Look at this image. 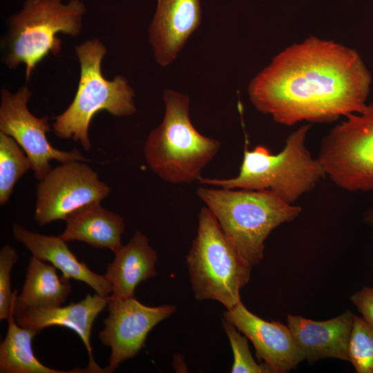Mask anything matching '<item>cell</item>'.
<instances>
[{"mask_svg":"<svg viewBox=\"0 0 373 373\" xmlns=\"http://www.w3.org/2000/svg\"><path fill=\"white\" fill-rule=\"evenodd\" d=\"M372 75L355 50L312 36L286 48L249 82L260 112L285 126L325 123L362 112Z\"/></svg>","mask_w":373,"mask_h":373,"instance_id":"6da1fadb","label":"cell"},{"mask_svg":"<svg viewBox=\"0 0 373 373\" xmlns=\"http://www.w3.org/2000/svg\"><path fill=\"white\" fill-rule=\"evenodd\" d=\"M311 125L291 133L279 153L274 154L259 145L245 146L239 173L227 179L203 178V184L224 189L269 191L284 202L294 203L312 191L327 175L318 158L314 159L305 140Z\"/></svg>","mask_w":373,"mask_h":373,"instance_id":"7a4b0ae2","label":"cell"},{"mask_svg":"<svg viewBox=\"0 0 373 373\" xmlns=\"http://www.w3.org/2000/svg\"><path fill=\"white\" fill-rule=\"evenodd\" d=\"M196 193L216 217L227 239L251 267L262 259L265 242L302 211L269 191L199 187Z\"/></svg>","mask_w":373,"mask_h":373,"instance_id":"3957f363","label":"cell"},{"mask_svg":"<svg viewBox=\"0 0 373 373\" xmlns=\"http://www.w3.org/2000/svg\"><path fill=\"white\" fill-rule=\"evenodd\" d=\"M162 99L165 106L162 121L150 132L144 144L147 164L166 182H199L202 169L218 153L221 144L194 127L187 94L166 88Z\"/></svg>","mask_w":373,"mask_h":373,"instance_id":"277c9868","label":"cell"},{"mask_svg":"<svg viewBox=\"0 0 373 373\" xmlns=\"http://www.w3.org/2000/svg\"><path fill=\"white\" fill-rule=\"evenodd\" d=\"M86 12L81 0H24L21 8L6 19L1 41L3 61L10 69L26 67L28 82L37 66L50 54H59L61 33L77 37Z\"/></svg>","mask_w":373,"mask_h":373,"instance_id":"5b68a950","label":"cell"},{"mask_svg":"<svg viewBox=\"0 0 373 373\" xmlns=\"http://www.w3.org/2000/svg\"><path fill=\"white\" fill-rule=\"evenodd\" d=\"M75 50L80 66L77 92L69 106L54 117L52 129L58 137L72 138L89 151L88 128L94 115L101 111L116 117L135 114V92L122 75L112 80L104 77L101 66L107 50L99 39L84 41Z\"/></svg>","mask_w":373,"mask_h":373,"instance_id":"8992f818","label":"cell"},{"mask_svg":"<svg viewBox=\"0 0 373 373\" xmlns=\"http://www.w3.org/2000/svg\"><path fill=\"white\" fill-rule=\"evenodd\" d=\"M186 262L196 300H216L226 309L241 302L240 292L249 283L252 267L230 244L207 207L198 214L196 236Z\"/></svg>","mask_w":373,"mask_h":373,"instance_id":"52a82bcc","label":"cell"},{"mask_svg":"<svg viewBox=\"0 0 373 373\" xmlns=\"http://www.w3.org/2000/svg\"><path fill=\"white\" fill-rule=\"evenodd\" d=\"M345 118L323 139L318 158L338 187L367 191L373 189V102Z\"/></svg>","mask_w":373,"mask_h":373,"instance_id":"ba28073f","label":"cell"},{"mask_svg":"<svg viewBox=\"0 0 373 373\" xmlns=\"http://www.w3.org/2000/svg\"><path fill=\"white\" fill-rule=\"evenodd\" d=\"M32 95L27 86H21L15 93L5 88L1 90L0 131L11 136L23 149L32 163L35 178L40 181L48 174L52 169V160L61 163L90 162L76 149L64 151L50 144L46 137L51 130L49 117H37L28 110Z\"/></svg>","mask_w":373,"mask_h":373,"instance_id":"9c48e42d","label":"cell"},{"mask_svg":"<svg viewBox=\"0 0 373 373\" xmlns=\"http://www.w3.org/2000/svg\"><path fill=\"white\" fill-rule=\"evenodd\" d=\"M80 161L52 169L36 188L35 220L41 226L67 216L80 207L106 198L110 187L97 173Z\"/></svg>","mask_w":373,"mask_h":373,"instance_id":"30bf717a","label":"cell"},{"mask_svg":"<svg viewBox=\"0 0 373 373\" xmlns=\"http://www.w3.org/2000/svg\"><path fill=\"white\" fill-rule=\"evenodd\" d=\"M107 307L108 315L99 338L111 350L108 372H114L122 362L137 356L150 331L176 310L173 305L149 307L135 297L116 299L110 296Z\"/></svg>","mask_w":373,"mask_h":373,"instance_id":"8fae6325","label":"cell"},{"mask_svg":"<svg viewBox=\"0 0 373 373\" xmlns=\"http://www.w3.org/2000/svg\"><path fill=\"white\" fill-rule=\"evenodd\" d=\"M223 317L252 343L256 356L271 373H287L305 360L287 325L258 317L242 301L226 309Z\"/></svg>","mask_w":373,"mask_h":373,"instance_id":"7c38bea8","label":"cell"},{"mask_svg":"<svg viewBox=\"0 0 373 373\" xmlns=\"http://www.w3.org/2000/svg\"><path fill=\"white\" fill-rule=\"evenodd\" d=\"M201 20L200 0H157L148 35L159 66H168L176 59Z\"/></svg>","mask_w":373,"mask_h":373,"instance_id":"4fadbf2b","label":"cell"},{"mask_svg":"<svg viewBox=\"0 0 373 373\" xmlns=\"http://www.w3.org/2000/svg\"><path fill=\"white\" fill-rule=\"evenodd\" d=\"M109 296L88 294L79 303H71L64 307L29 308L15 317L19 326L37 332L50 326L71 329L80 337L88 352L89 365L86 370L89 372H108L106 369H102L94 361L90 338L93 323L98 314L107 306Z\"/></svg>","mask_w":373,"mask_h":373,"instance_id":"5bb4252c","label":"cell"},{"mask_svg":"<svg viewBox=\"0 0 373 373\" xmlns=\"http://www.w3.org/2000/svg\"><path fill=\"white\" fill-rule=\"evenodd\" d=\"M355 315L350 310L323 321L288 314L287 326L305 360L348 361V345Z\"/></svg>","mask_w":373,"mask_h":373,"instance_id":"9a60e30c","label":"cell"},{"mask_svg":"<svg viewBox=\"0 0 373 373\" xmlns=\"http://www.w3.org/2000/svg\"><path fill=\"white\" fill-rule=\"evenodd\" d=\"M14 238L21 243L33 256L52 263L68 279L82 281L103 296L112 292V287L104 275H99L80 262L59 236H46L30 231L19 224L12 226Z\"/></svg>","mask_w":373,"mask_h":373,"instance_id":"2e32d148","label":"cell"},{"mask_svg":"<svg viewBox=\"0 0 373 373\" xmlns=\"http://www.w3.org/2000/svg\"><path fill=\"white\" fill-rule=\"evenodd\" d=\"M156 251L146 235L136 230L131 240L117 252L104 274L112 287L110 298L135 297L137 286L155 276Z\"/></svg>","mask_w":373,"mask_h":373,"instance_id":"e0dca14e","label":"cell"},{"mask_svg":"<svg viewBox=\"0 0 373 373\" xmlns=\"http://www.w3.org/2000/svg\"><path fill=\"white\" fill-rule=\"evenodd\" d=\"M66 227L59 236L66 242H85L98 249H109L114 254L122 246L124 220L119 214L104 209L100 202L80 207L66 218Z\"/></svg>","mask_w":373,"mask_h":373,"instance_id":"ac0fdd59","label":"cell"},{"mask_svg":"<svg viewBox=\"0 0 373 373\" xmlns=\"http://www.w3.org/2000/svg\"><path fill=\"white\" fill-rule=\"evenodd\" d=\"M70 291V279L59 277L53 265L32 256L23 289L15 301V316L29 308L60 306Z\"/></svg>","mask_w":373,"mask_h":373,"instance_id":"d6986e66","label":"cell"},{"mask_svg":"<svg viewBox=\"0 0 373 373\" xmlns=\"http://www.w3.org/2000/svg\"><path fill=\"white\" fill-rule=\"evenodd\" d=\"M17 291L15 289L8 321V331L0 344L1 373H71L85 372L75 369L64 371L50 368L40 363L35 356L32 341L38 333L34 329L21 327L16 321L14 313Z\"/></svg>","mask_w":373,"mask_h":373,"instance_id":"ffe728a7","label":"cell"},{"mask_svg":"<svg viewBox=\"0 0 373 373\" xmlns=\"http://www.w3.org/2000/svg\"><path fill=\"white\" fill-rule=\"evenodd\" d=\"M32 163L18 143L0 131V204L10 199L17 182L28 170Z\"/></svg>","mask_w":373,"mask_h":373,"instance_id":"44dd1931","label":"cell"},{"mask_svg":"<svg viewBox=\"0 0 373 373\" xmlns=\"http://www.w3.org/2000/svg\"><path fill=\"white\" fill-rule=\"evenodd\" d=\"M348 361L357 373H373V327L356 315L348 345Z\"/></svg>","mask_w":373,"mask_h":373,"instance_id":"7402d4cb","label":"cell"},{"mask_svg":"<svg viewBox=\"0 0 373 373\" xmlns=\"http://www.w3.org/2000/svg\"><path fill=\"white\" fill-rule=\"evenodd\" d=\"M222 325L229 341L233 355L231 373H271L264 364H258L249 350L247 338L242 336L237 328L223 319Z\"/></svg>","mask_w":373,"mask_h":373,"instance_id":"603a6c76","label":"cell"},{"mask_svg":"<svg viewBox=\"0 0 373 373\" xmlns=\"http://www.w3.org/2000/svg\"><path fill=\"white\" fill-rule=\"evenodd\" d=\"M18 259L15 248L4 245L0 250V320H7L13 297L10 273Z\"/></svg>","mask_w":373,"mask_h":373,"instance_id":"cb8c5ba5","label":"cell"},{"mask_svg":"<svg viewBox=\"0 0 373 373\" xmlns=\"http://www.w3.org/2000/svg\"><path fill=\"white\" fill-rule=\"evenodd\" d=\"M363 318L373 327V287H364L350 297Z\"/></svg>","mask_w":373,"mask_h":373,"instance_id":"d4e9b609","label":"cell"},{"mask_svg":"<svg viewBox=\"0 0 373 373\" xmlns=\"http://www.w3.org/2000/svg\"><path fill=\"white\" fill-rule=\"evenodd\" d=\"M365 221L373 227V208L370 209L365 215Z\"/></svg>","mask_w":373,"mask_h":373,"instance_id":"484cf974","label":"cell"},{"mask_svg":"<svg viewBox=\"0 0 373 373\" xmlns=\"http://www.w3.org/2000/svg\"><path fill=\"white\" fill-rule=\"evenodd\" d=\"M372 238H373V237H372Z\"/></svg>","mask_w":373,"mask_h":373,"instance_id":"4316f807","label":"cell"}]
</instances>
